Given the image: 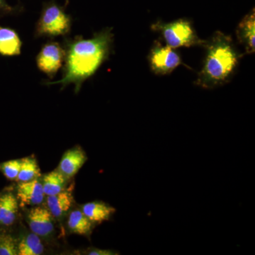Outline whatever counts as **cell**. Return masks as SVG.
Segmentation results:
<instances>
[{"instance_id":"obj_1","label":"cell","mask_w":255,"mask_h":255,"mask_svg":"<svg viewBox=\"0 0 255 255\" xmlns=\"http://www.w3.org/2000/svg\"><path fill=\"white\" fill-rule=\"evenodd\" d=\"M112 42L110 30L90 39L74 42L69 47L63 78L53 84H62L63 87L75 84L80 88L82 82L92 76L107 58Z\"/></svg>"},{"instance_id":"obj_2","label":"cell","mask_w":255,"mask_h":255,"mask_svg":"<svg viewBox=\"0 0 255 255\" xmlns=\"http://www.w3.org/2000/svg\"><path fill=\"white\" fill-rule=\"evenodd\" d=\"M204 46L206 56L196 84L202 88L211 89L228 81L241 55L238 54L232 38L220 31L216 32Z\"/></svg>"},{"instance_id":"obj_3","label":"cell","mask_w":255,"mask_h":255,"mask_svg":"<svg viewBox=\"0 0 255 255\" xmlns=\"http://www.w3.org/2000/svg\"><path fill=\"white\" fill-rule=\"evenodd\" d=\"M152 29L161 33L167 46L172 48L204 46L206 43L198 37L187 20L179 19L167 23L157 22L152 25Z\"/></svg>"},{"instance_id":"obj_4","label":"cell","mask_w":255,"mask_h":255,"mask_svg":"<svg viewBox=\"0 0 255 255\" xmlns=\"http://www.w3.org/2000/svg\"><path fill=\"white\" fill-rule=\"evenodd\" d=\"M70 26V19L68 15L58 6L51 5L43 11L37 31L41 35L57 36L68 33Z\"/></svg>"},{"instance_id":"obj_5","label":"cell","mask_w":255,"mask_h":255,"mask_svg":"<svg viewBox=\"0 0 255 255\" xmlns=\"http://www.w3.org/2000/svg\"><path fill=\"white\" fill-rule=\"evenodd\" d=\"M151 69L157 75L170 73L182 64V60L174 48L162 46L156 42L150 53Z\"/></svg>"},{"instance_id":"obj_6","label":"cell","mask_w":255,"mask_h":255,"mask_svg":"<svg viewBox=\"0 0 255 255\" xmlns=\"http://www.w3.org/2000/svg\"><path fill=\"white\" fill-rule=\"evenodd\" d=\"M65 52L56 43H50L42 48L38 57L37 65L42 72L52 77L63 65Z\"/></svg>"},{"instance_id":"obj_7","label":"cell","mask_w":255,"mask_h":255,"mask_svg":"<svg viewBox=\"0 0 255 255\" xmlns=\"http://www.w3.org/2000/svg\"><path fill=\"white\" fill-rule=\"evenodd\" d=\"M53 216L48 209L36 206L30 210L27 216L28 226L31 232L40 237H47L54 231Z\"/></svg>"},{"instance_id":"obj_8","label":"cell","mask_w":255,"mask_h":255,"mask_svg":"<svg viewBox=\"0 0 255 255\" xmlns=\"http://www.w3.org/2000/svg\"><path fill=\"white\" fill-rule=\"evenodd\" d=\"M42 183L37 179L28 182H20L17 187V199L21 206L40 205L44 199Z\"/></svg>"},{"instance_id":"obj_9","label":"cell","mask_w":255,"mask_h":255,"mask_svg":"<svg viewBox=\"0 0 255 255\" xmlns=\"http://www.w3.org/2000/svg\"><path fill=\"white\" fill-rule=\"evenodd\" d=\"M87 160L85 151L80 147H74L66 151L60 160L58 170L67 179L74 177Z\"/></svg>"},{"instance_id":"obj_10","label":"cell","mask_w":255,"mask_h":255,"mask_svg":"<svg viewBox=\"0 0 255 255\" xmlns=\"http://www.w3.org/2000/svg\"><path fill=\"white\" fill-rule=\"evenodd\" d=\"M255 14L253 12L246 15L236 30L238 41L246 48V53H254L255 49Z\"/></svg>"},{"instance_id":"obj_11","label":"cell","mask_w":255,"mask_h":255,"mask_svg":"<svg viewBox=\"0 0 255 255\" xmlns=\"http://www.w3.org/2000/svg\"><path fill=\"white\" fill-rule=\"evenodd\" d=\"M82 211L94 224L110 221L115 214V208L103 201H92L82 206Z\"/></svg>"},{"instance_id":"obj_12","label":"cell","mask_w":255,"mask_h":255,"mask_svg":"<svg viewBox=\"0 0 255 255\" xmlns=\"http://www.w3.org/2000/svg\"><path fill=\"white\" fill-rule=\"evenodd\" d=\"M73 204V196L70 191L64 190L47 198L48 211L53 217L58 219L68 212Z\"/></svg>"},{"instance_id":"obj_13","label":"cell","mask_w":255,"mask_h":255,"mask_svg":"<svg viewBox=\"0 0 255 255\" xmlns=\"http://www.w3.org/2000/svg\"><path fill=\"white\" fill-rule=\"evenodd\" d=\"M18 199L11 193L0 196V223L9 226L14 223L18 213Z\"/></svg>"},{"instance_id":"obj_14","label":"cell","mask_w":255,"mask_h":255,"mask_svg":"<svg viewBox=\"0 0 255 255\" xmlns=\"http://www.w3.org/2000/svg\"><path fill=\"white\" fill-rule=\"evenodd\" d=\"M21 47L19 37L14 30L0 27V54L9 56L20 54Z\"/></svg>"},{"instance_id":"obj_15","label":"cell","mask_w":255,"mask_h":255,"mask_svg":"<svg viewBox=\"0 0 255 255\" xmlns=\"http://www.w3.org/2000/svg\"><path fill=\"white\" fill-rule=\"evenodd\" d=\"M94 223L84 214L82 210H75L69 216L68 226L70 232L87 236L92 233Z\"/></svg>"},{"instance_id":"obj_16","label":"cell","mask_w":255,"mask_h":255,"mask_svg":"<svg viewBox=\"0 0 255 255\" xmlns=\"http://www.w3.org/2000/svg\"><path fill=\"white\" fill-rule=\"evenodd\" d=\"M66 179L67 178L58 170L53 171L46 174L41 182L45 195H55L65 190Z\"/></svg>"},{"instance_id":"obj_17","label":"cell","mask_w":255,"mask_h":255,"mask_svg":"<svg viewBox=\"0 0 255 255\" xmlns=\"http://www.w3.org/2000/svg\"><path fill=\"white\" fill-rule=\"evenodd\" d=\"M17 248L18 255H39L44 251L40 236L32 232L22 238Z\"/></svg>"},{"instance_id":"obj_18","label":"cell","mask_w":255,"mask_h":255,"mask_svg":"<svg viewBox=\"0 0 255 255\" xmlns=\"http://www.w3.org/2000/svg\"><path fill=\"white\" fill-rule=\"evenodd\" d=\"M41 174L39 166L33 157H28L21 159V167L17 179L20 182H28L38 179Z\"/></svg>"},{"instance_id":"obj_19","label":"cell","mask_w":255,"mask_h":255,"mask_svg":"<svg viewBox=\"0 0 255 255\" xmlns=\"http://www.w3.org/2000/svg\"><path fill=\"white\" fill-rule=\"evenodd\" d=\"M18 243L11 235L0 233V255H18Z\"/></svg>"},{"instance_id":"obj_20","label":"cell","mask_w":255,"mask_h":255,"mask_svg":"<svg viewBox=\"0 0 255 255\" xmlns=\"http://www.w3.org/2000/svg\"><path fill=\"white\" fill-rule=\"evenodd\" d=\"M21 167V159L6 161L0 164V169L5 177L10 180H16Z\"/></svg>"},{"instance_id":"obj_21","label":"cell","mask_w":255,"mask_h":255,"mask_svg":"<svg viewBox=\"0 0 255 255\" xmlns=\"http://www.w3.org/2000/svg\"><path fill=\"white\" fill-rule=\"evenodd\" d=\"M87 255H119L116 252L110 251V250H102L99 248H91L87 251Z\"/></svg>"},{"instance_id":"obj_22","label":"cell","mask_w":255,"mask_h":255,"mask_svg":"<svg viewBox=\"0 0 255 255\" xmlns=\"http://www.w3.org/2000/svg\"><path fill=\"white\" fill-rule=\"evenodd\" d=\"M3 5V0H0V6H2Z\"/></svg>"}]
</instances>
